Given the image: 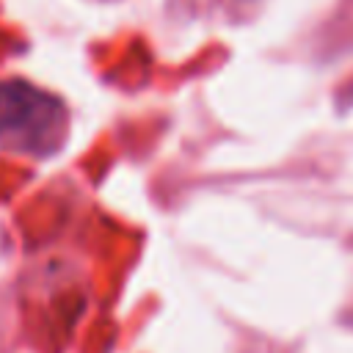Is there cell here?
I'll return each instance as SVG.
<instances>
[{
    "label": "cell",
    "instance_id": "cell-1",
    "mask_svg": "<svg viewBox=\"0 0 353 353\" xmlns=\"http://www.w3.org/2000/svg\"><path fill=\"white\" fill-rule=\"evenodd\" d=\"M66 135L58 97L25 80H0V143L25 154H52Z\"/></svg>",
    "mask_w": 353,
    "mask_h": 353
}]
</instances>
